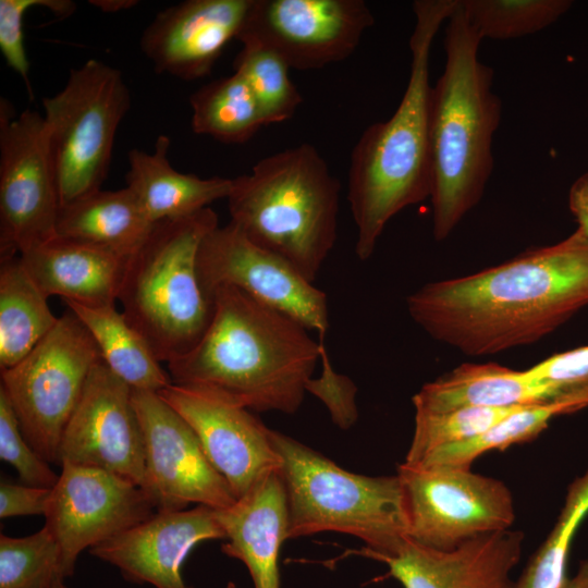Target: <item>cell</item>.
<instances>
[{
  "label": "cell",
  "instance_id": "obj_1",
  "mask_svg": "<svg viewBox=\"0 0 588 588\" xmlns=\"http://www.w3.org/2000/svg\"><path fill=\"white\" fill-rule=\"evenodd\" d=\"M406 305L428 335L467 356L532 344L588 306V235L577 229L477 273L427 283Z\"/></svg>",
  "mask_w": 588,
  "mask_h": 588
},
{
  "label": "cell",
  "instance_id": "obj_2",
  "mask_svg": "<svg viewBox=\"0 0 588 588\" xmlns=\"http://www.w3.org/2000/svg\"><path fill=\"white\" fill-rule=\"evenodd\" d=\"M212 297L201 339L167 364L172 383L248 411L297 412L320 342L298 321L234 286H219Z\"/></svg>",
  "mask_w": 588,
  "mask_h": 588
},
{
  "label": "cell",
  "instance_id": "obj_3",
  "mask_svg": "<svg viewBox=\"0 0 588 588\" xmlns=\"http://www.w3.org/2000/svg\"><path fill=\"white\" fill-rule=\"evenodd\" d=\"M456 3L414 1L412 62L404 95L391 118L366 127L352 150L347 199L357 229L355 253L362 261L371 257L395 215L430 198V51Z\"/></svg>",
  "mask_w": 588,
  "mask_h": 588
},
{
  "label": "cell",
  "instance_id": "obj_4",
  "mask_svg": "<svg viewBox=\"0 0 588 588\" xmlns=\"http://www.w3.org/2000/svg\"><path fill=\"white\" fill-rule=\"evenodd\" d=\"M445 65L430 100L432 234L444 241L480 201L493 168L501 101L493 72L480 62V37L461 1L446 20Z\"/></svg>",
  "mask_w": 588,
  "mask_h": 588
},
{
  "label": "cell",
  "instance_id": "obj_5",
  "mask_svg": "<svg viewBox=\"0 0 588 588\" xmlns=\"http://www.w3.org/2000/svg\"><path fill=\"white\" fill-rule=\"evenodd\" d=\"M340 191L318 150L299 144L232 179L230 221L314 282L336 242Z\"/></svg>",
  "mask_w": 588,
  "mask_h": 588
},
{
  "label": "cell",
  "instance_id": "obj_6",
  "mask_svg": "<svg viewBox=\"0 0 588 588\" xmlns=\"http://www.w3.org/2000/svg\"><path fill=\"white\" fill-rule=\"evenodd\" d=\"M218 225L210 207L157 222L128 258L118 298L121 313L160 363L187 354L210 323L213 297L201 285L197 257Z\"/></svg>",
  "mask_w": 588,
  "mask_h": 588
},
{
  "label": "cell",
  "instance_id": "obj_7",
  "mask_svg": "<svg viewBox=\"0 0 588 588\" xmlns=\"http://www.w3.org/2000/svg\"><path fill=\"white\" fill-rule=\"evenodd\" d=\"M270 438L281 457L289 539L322 531L347 534L366 543L360 554L373 559L395 553L409 538L397 475L354 474L279 431L270 429Z\"/></svg>",
  "mask_w": 588,
  "mask_h": 588
},
{
  "label": "cell",
  "instance_id": "obj_8",
  "mask_svg": "<svg viewBox=\"0 0 588 588\" xmlns=\"http://www.w3.org/2000/svg\"><path fill=\"white\" fill-rule=\"evenodd\" d=\"M130 105L122 73L96 59L72 69L64 87L42 99L61 207L101 189Z\"/></svg>",
  "mask_w": 588,
  "mask_h": 588
},
{
  "label": "cell",
  "instance_id": "obj_9",
  "mask_svg": "<svg viewBox=\"0 0 588 588\" xmlns=\"http://www.w3.org/2000/svg\"><path fill=\"white\" fill-rule=\"evenodd\" d=\"M99 360L91 334L68 309L27 356L1 371L0 389L25 439L49 464L60 465L63 432Z\"/></svg>",
  "mask_w": 588,
  "mask_h": 588
},
{
  "label": "cell",
  "instance_id": "obj_10",
  "mask_svg": "<svg viewBox=\"0 0 588 588\" xmlns=\"http://www.w3.org/2000/svg\"><path fill=\"white\" fill-rule=\"evenodd\" d=\"M61 208L44 114L15 115L0 101V257L19 256L56 236Z\"/></svg>",
  "mask_w": 588,
  "mask_h": 588
},
{
  "label": "cell",
  "instance_id": "obj_11",
  "mask_svg": "<svg viewBox=\"0 0 588 588\" xmlns=\"http://www.w3.org/2000/svg\"><path fill=\"white\" fill-rule=\"evenodd\" d=\"M408 537L449 551L475 537L510 529L514 500L506 485L461 466L399 465Z\"/></svg>",
  "mask_w": 588,
  "mask_h": 588
},
{
  "label": "cell",
  "instance_id": "obj_12",
  "mask_svg": "<svg viewBox=\"0 0 588 588\" xmlns=\"http://www.w3.org/2000/svg\"><path fill=\"white\" fill-rule=\"evenodd\" d=\"M205 291L234 286L324 339L329 329L327 294L290 261L253 243L231 221L216 226L203 240L197 257Z\"/></svg>",
  "mask_w": 588,
  "mask_h": 588
},
{
  "label": "cell",
  "instance_id": "obj_13",
  "mask_svg": "<svg viewBox=\"0 0 588 588\" xmlns=\"http://www.w3.org/2000/svg\"><path fill=\"white\" fill-rule=\"evenodd\" d=\"M373 22L364 0H252L236 39L268 48L290 69L313 70L348 58Z\"/></svg>",
  "mask_w": 588,
  "mask_h": 588
},
{
  "label": "cell",
  "instance_id": "obj_14",
  "mask_svg": "<svg viewBox=\"0 0 588 588\" xmlns=\"http://www.w3.org/2000/svg\"><path fill=\"white\" fill-rule=\"evenodd\" d=\"M132 399L145 449L140 488L156 512L181 511L191 503L231 506L236 499L188 422L158 392L133 389Z\"/></svg>",
  "mask_w": 588,
  "mask_h": 588
},
{
  "label": "cell",
  "instance_id": "obj_15",
  "mask_svg": "<svg viewBox=\"0 0 588 588\" xmlns=\"http://www.w3.org/2000/svg\"><path fill=\"white\" fill-rule=\"evenodd\" d=\"M61 467L44 516L61 549L66 578L82 551L147 520L156 509L140 486L121 476L72 463Z\"/></svg>",
  "mask_w": 588,
  "mask_h": 588
},
{
  "label": "cell",
  "instance_id": "obj_16",
  "mask_svg": "<svg viewBox=\"0 0 588 588\" xmlns=\"http://www.w3.org/2000/svg\"><path fill=\"white\" fill-rule=\"evenodd\" d=\"M132 393L133 389L99 360L63 432L60 465L101 468L140 486L145 449Z\"/></svg>",
  "mask_w": 588,
  "mask_h": 588
},
{
  "label": "cell",
  "instance_id": "obj_17",
  "mask_svg": "<svg viewBox=\"0 0 588 588\" xmlns=\"http://www.w3.org/2000/svg\"><path fill=\"white\" fill-rule=\"evenodd\" d=\"M192 427L208 461L237 500L281 467L270 429L248 409L171 383L158 392Z\"/></svg>",
  "mask_w": 588,
  "mask_h": 588
},
{
  "label": "cell",
  "instance_id": "obj_18",
  "mask_svg": "<svg viewBox=\"0 0 588 588\" xmlns=\"http://www.w3.org/2000/svg\"><path fill=\"white\" fill-rule=\"evenodd\" d=\"M225 539L216 509L196 505L156 512L147 520L89 549L113 566L123 578L156 588H193L182 577V565L200 542Z\"/></svg>",
  "mask_w": 588,
  "mask_h": 588
},
{
  "label": "cell",
  "instance_id": "obj_19",
  "mask_svg": "<svg viewBox=\"0 0 588 588\" xmlns=\"http://www.w3.org/2000/svg\"><path fill=\"white\" fill-rule=\"evenodd\" d=\"M252 0H186L160 11L144 29L140 49L158 73L184 81L208 75L236 39Z\"/></svg>",
  "mask_w": 588,
  "mask_h": 588
},
{
  "label": "cell",
  "instance_id": "obj_20",
  "mask_svg": "<svg viewBox=\"0 0 588 588\" xmlns=\"http://www.w3.org/2000/svg\"><path fill=\"white\" fill-rule=\"evenodd\" d=\"M524 534L505 529L481 535L449 551L408 538L393 554L378 555L404 588H514L512 569L523 552Z\"/></svg>",
  "mask_w": 588,
  "mask_h": 588
},
{
  "label": "cell",
  "instance_id": "obj_21",
  "mask_svg": "<svg viewBox=\"0 0 588 588\" xmlns=\"http://www.w3.org/2000/svg\"><path fill=\"white\" fill-rule=\"evenodd\" d=\"M216 513L228 540L221 551L245 564L255 588H280L278 561L289 539V506L279 470Z\"/></svg>",
  "mask_w": 588,
  "mask_h": 588
},
{
  "label": "cell",
  "instance_id": "obj_22",
  "mask_svg": "<svg viewBox=\"0 0 588 588\" xmlns=\"http://www.w3.org/2000/svg\"><path fill=\"white\" fill-rule=\"evenodd\" d=\"M19 256L47 297L86 307L115 306L130 258L58 236Z\"/></svg>",
  "mask_w": 588,
  "mask_h": 588
},
{
  "label": "cell",
  "instance_id": "obj_23",
  "mask_svg": "<svg viewBox=\"0 0 588 588\" xmlns=\"http://www.w3.org/2000/svg\"><path fill=\"white\" fill-rule=\"evenodd\" d=\"M575 388L534 378L526 369L466 363L425 383L413 404L415 413L429 414L463 407H513L547 402Z\"/></svg>",
  "mask_w": 588,
  "mask_h": 588
},
{
  "label": "cell",
  "instance_id": "obj_24",
  "mask_svg": "<svg viewBox=\"0 0 588 588\" xmlns=\"http://www.w3.org/2000/svg\"><path fill=\"white\" fill-rule=\"evenodd\" d=\"M170 143L167 135H159L154 152L133 148L127 154L126 187L154 224L196 213L228 198L232 188V179H204L174 169L168 159Z\"/></svg>",
  "mask_w": 588,
  "mask_h": 588
},
{
  "label": "cell",
  "instance_id": "obj_25",
  "mask_svg": "<svg viewBox=\"0 0 588 588\" xmlns=\"http://www.w3.org/2000/svg\"><path fill=\"white\" fill-rule=\"evenodd\" d=\"M154 225L125 186L118 191L98 189L62 206L56 236L128 258L144 244Z\"/></svg>",
  "mask_w": 588,
  "mask_h": 588
},
{
  "label": "cell",
  "instance_id": "obj_26",
  "mask_svg": "<svg viewBox=\"0 0 588 588\" xmlns=\"http://www.w3.org/2000/svg\"><path fill=\"white\" fill-rule=\"evenodd\" d=\"M58 320L20 256L0 258V370L27 356Z\"/></svg>",
  "mask_w": 588,
  "mask_h": 588
},
{
  "label": "cell",
  "instance_id": "obj_27",
  "mask_svg": "<svg viewBox=\"0 0 588 588\" xmlns=\"http://www.w3.org/2000/svg\"><path fill=\"white\" fill-rule=\"evenodd\" d=\"M66 305L91 334L101 360L132 389L159 392L172 383L146 340L115 306Z\"/></svg>",
  "mask_w": 588,
  "mask_h": 588
},
{
  "label": "cell",
  "instance_id": "obj_28",
  "mask_svg": "<svg viewBox=\"0 0 588 588\" xmlns=\"http://www.w3.org/2000/svg\"><path fill=\"white\" fill-rule=\"evenodd\" d=\"M586 407L588 382L550 401L520 406L481 434L440 448L413 466L470 467L483 453L531 441L548 428L554 417Z\"/></svg>",
  "mask_w": 588,
  "mask_h": 588
},
{
  "label": "cell",
  "instance_id": "obj_29",
  "mask_svg": "<svg viewBox=\"0 0 588 588\" xmlns=\"http://www.w3.org/2000/svg\"><path fill=\"white\" fill-rule=\"evenodd\" d=\"M189 105L194 133L224 144H243L266 125L248 84L236 72L199 87Z\"/></svg>",
  "mask_w": 588,
  "mask_h": 588
},
{
  "label": "cell",
  "instance_id": "obj_30",
  "mask_svg": "<svg viewBox=\"0 0 588 588\" xmlns=\"http://www.w3.org/2000/svg\"><path fill=\"white\" fill-rule=\"evenodd\" d=\"M588 514V471L568 488L551 532L527 563L514 588H563L573 538Z\"/></svg>",
  "mask_w": 588,
  "mask_h": 588
},
{
  "label": "cell",
  "instance_id": "obj_31",
  "mask_svg": "<svg viewBox=\"0 0 588 588\" xmlns=\"http://www.w3.org/2000/svg\"><path fill=\"white\" fill-rule=\"evenodd\" d=\"M480 39H515L553 24L572 5L567 0H460Z\"/></svg>",
  "mask_w": 588,
  "mask_h": 588
},
{
  "label": "cell",
  "instance_id": "obj_32",
  "mask_svg": "<svg viewBox=\"0 0 588 588\" xmlns=\"http://www.w3.org/2000/svg\"><path fill=\"white\" fill-rule=\"evenodd\" d=\"M233 68L248 84L266 125L294 115L303 97L290 78V68L278 54L257 42L245 41Z\"/></svg>",
  "mask_w": 588,
  "mask_h": 588
},
{
  "label": "cell",
  "instance_id": "obj_33",
  "mask_svg": "<svg viewBox=\"0 0 588 588\" xmlns=\"http://www.w3.org/2000/svg\"><path fill=\"white\" fill-rule=\"evenodd\" d=\"M64 579L61 549L45 526L26 537L0 535V588H49Z\"/></svg>",
  "mask_w": 588,
  "mask_h": 588
},
{
  "label": "cell",
  "instance_id": "obj_34",
  "mask_svg": "<svg viewBox=\"0 0 588 588\" xmlns=\"http://www.w3.org/2000/svg\"><path fill=\"white\" fill-rule=\"evenodd\" d=\"M518 407H463L443 413H415L413 439L403 463L417 465L440 448L475 438Z\"/></svg>",
  "mask_w": 588,
  "mask_h": 588
},
{
  "label": "cell",
  "instance_id": "obj_35",
  "mask_svg": "<svg viewBox=\"0 0 588 588\" xmlns=\"http://www.w3.org/2000/svg\"><path fill=\"white\" fill-rule=\"evenodd\" d=\"M0 457L17 471L24 485L52 489L58 482L59 475L25 439L2 389H0Z\"/></svg>",
  "mask_w": 588,
  "mask_h": 588
},
{
  "label": "cell",
  "instance_id": "obj_36",
  "mask_svg": "<svg viewBox=\"0 0 588 588\" xmlns=\"http://www.w3.org/2000/svg\"><path fill=\"white\" fill-rule=\"evenodd\" d=\"M34 7L47 8L61 20L72 15L76 9L70 0H0V51L7 64L24 79L32 98L23 21L25 13Z\"/></svg>",
  "mask_w": 588,
  "mask_h": 588
},
{
  "label": "cell",
  "instance_id": "obj_37",
  "mask_svg": "<svg viewBox=\"0 0 588 588\" xmlns=\"http://www.w3.org/2000/svg\"><path fill=\"white\" fill-rule=\"evenodd\" d=\"M320 342L321 376L310 379L307 384V392L318 396L329 408L333 420L339 426L346 428L351 426L356 417L355 404L356 389L353 382L345 376L336 373L331 365L324 342Z\"/></svg>",
  "mask_w": 588,
  "mask_h": 588
},
{
  "label": "cell",
  "instance_id": "obj_38",
  "mask_svg": "<svg viewBox=\"0 0 588 588\" xmlns=\"http://www.w3.org/2000/svg\"><path fill=\"white\" fill-rule=\"evenodd\" d=\"M526 371L564 388L581 385L588 382V345L554 354Z\"/></svg>",
  "mask_w": 588,
  "mask_h": 588
},
{
  "label": "cell",
  "instance_id": "obj_39",
  "mask_svg": "<svg viewBox=\"0 0 588 588\" xmlns=\"http://www.w3.org/2000/svg\"><path fill=\"white\" fill-rule=\"evenodd\" d=\"M51 489L2 481L0 483V517L45 515Z\"/></svg>",
  "mask_w": 588,
  "mask_h": 588
},
{
  "label": "cell",
  "instance_id": "obj_40",
  "mask_svg": "<svg viewBox=\"0 0 588 588\" xmlns=\"http://www.w3.org/2000/svg\"><path fill=\"white\" fill-rule=\"evenodd\" d=\"M568 208L577 222V229L588 235V171L571 186Z\"/></svg>",
  "mask_w": 588,
  "mask_h": 588
},
{
  "label": "cell",
  "instance_id": "obj_41",
  "mask_svg": "<svg viewBox=\"0 0 588 588\" xmlns=\"http://www.w3.org/2000/svg\"><path fill=\"white\" fill-rule=\"evenodd\" d=\"M563 588H588V560L580 562L573 578H568Z\"/></svg>",
  "mask_w": 588,
  "mask_h": 588
},
{
  "label": "cell",
  "instance_id": "obj_42",
  "mask_svg": "<svg viewBox=\"0 0 588 588\" xmlns=\"http://www.w3.org/2000/svg\"><path fill=\"white\" fill-rule=\"evenodd\" d=\"M90 3L95 7H98L105 12H115L123 9H127L130 7H133L137 3V1H128V0H98V1H90Z\"/></svg>",
  "mask_w": 588,
  "mask_h": 588
},
{
  "label": "cell",
  "instance_id": "obj_43",
  "mask_svg": "<svg viewBox=\"0 0 588 588\" xmlns=\"http://www.w3.org/2000/svg\"><path fill=\"white\" fill-rule=\"evenodd\" d=\"M49 588H66V586L64 585V580H59Z\"/></svg>",
  "mask_w": 588,
  "mask_h": 588
},
{
  "label": "cell",
  "instance_id": "obj_44",
  "mask_svg": "<svg viewBox=\"0 0 588 588\" xmlns=\"http://www.w3.org/2000/svg\"><path fill=\"white\" fill-rule=\"evenodd\" d=\"M225 588H237L236 585L233 581H229L225 586Z\"/></svg>",
  "mask_w": 588,
  "mask_h": 588
}]
</instances>
